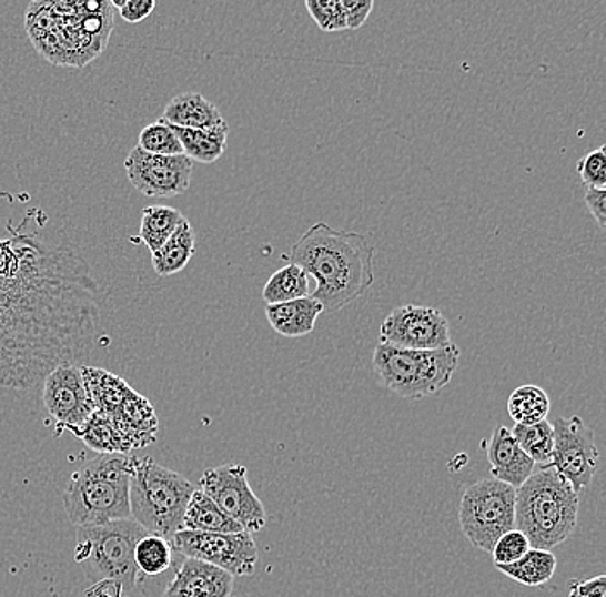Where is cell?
<instances>
[{"instance_id":"6da1fadb","label":"cell","mask_w":606,"mask_h":597,"mask_svg":"<svg viewBox=\"0 0 606 597\" xmlns=\"http://www.w3.org/2000/svg\"><path fill=\"white\" fill-rule=\"evenodd\" d=\"M290 264L314 276L312 298L324 312H339L361 298L374 283V249L367 236L317 223L290 252Z\"/></svg>"},{"instance_id":"7a4b0ae2","label":"cell","mask_w":606,"mask_h":597,"mask_svg":"<svg viewBox=\"0 0 606 597\" xmlns=\"http://www.w3.org/2000/svg\"><path fill=\"white\" fill-rule=\"evenodd\" d=\"M579 494L549 465L515 489V527L531 548L552 552L576 533Z\"/></svg>"},{"instance_id":"3957f363","label":"cell","mask_w":606,"mask_h":597,"mask_svg":"<svg viewBox=\"0 0 606 597\" xmlns=\"http://www.w3.org/2000/svg\"><path fill=\"white\" fill-rule=\"evenodd\" d=\"M137 458L99 455L71 475L62 493L65 515L77 527H97L131 518L130 480Z\"/></svg>"},{"instance_id":"277c9868","label":"cell","mask_w":606,"mask_h":597,"mask_svg":"<svg viewBox=\"0 0 606 597\" xmlns=\"http://www.w3.org/2000/svg\"><path fill=\"white\" fill-rule=\"evenodd\" d=\"M195 487L186 477L154 459L137 458L130 480V512L147 533L171 540L180 533Z\"/></svg>"},{"instance_id":"5b68a950","label":"cell","mask_w":606,"mask_h":597,"mask_svg":"<svg viewBox=\"0 0 606 597\" xmlns=\"http://www.w3.org/2000/svg\"><path fill=\"white\" fill-rule=\"evenodd\" d=\"M147 534L133 518L78 527L74 559L93 583H114L130 593L140 574L134 563V546Z\"/></svg>"},{"instance_id":"8992f818","label":"cell","mask_w":606,"mask_h":597,"mask_svg":"<svg viewBox=\"0 0 606 597\" xmlns=\"http://www.w3.org/2000/svg\"><path fill=\"white\" fill-rule=\"evenodd\" d=\"M461 350H402L380 343L373 368L381 383L405 399H424L448 386L458 368Z\"/></svg>"},{"instance_id":"52a82bcc","label":"cell","mask_w":606,"mask_h":597,"mask_svg":"<svg viewBox=\"0 0 606 597\" xmlns=\"http://www.w3.org/2000/svg\"><path fill=\"white\" fill-rule=\"evenodd\" d=\"M461 527L468 543L492 553L496 540L515 528V489L496 479L468 486L461 499Z\"/></svg>"},{"instance_id":"ba28073f","label":"cell","mask_w":606,"mask_h":597,"mask_svg":"<svg viewBox=\"0 0 606 597\" xmlns=\"http://www.w3.org/2000/svg\"><path fill=\"white\" fill-rule=\"evenodd\" d=\"M171 548L184 558L209 563L233 577L254 575L259 549L249 533L218 534L180 530L170 540Z\"/></svg>"},{"instance_id":"9c48e42d","label":"cell","mask_w":606,"mask_h":597,"mask_svg":"<svg viewBox=\"0 0 606 597\" xmlns=\"http://www.w3.org/2000/svg\"><path fill=\"white\" fill-rule=\"evenodd\" d=\"M200 490L245 533H259L265 527L267 515L264 505L250 487L246 467L243 465L231 464L209 468L200 477Z\"/></svg>"},{"instance_id":"30bf717a","label":"cell","mask_w":606,"mask_h":597,"mask_svg":"<svg viewBox=\"0 0 606 597\" xmlns=\"http://www.w3.org/2000/svg\"><path fill=\"white\" fill-rule=\"evenodd\" d=\"M553 453L549 467L580 494L598 472L599 452L596 448L595 431L584 424L583 418L558 417L553 422Z\"/></svg>"},{"instance_id":"8fae6325","label":"cell","mask_w":606,"mask_h":597,"mask_svg":"<svg viewBox=\"0 0 606 597\" xmlns=\"http://www.w3.org/2000/svg\"><path fill=\"white\" fill-rule=\"evenodd\" d=\"M380 343L402 350H440L453 345L445 315L426 305L395 308L381 324Z\"/></svg>"},{"instance_id":"7c38bea8","label":"cell","mask_w":606,"mask_h":597,"mask_svg":"<svg viewBox=\"0 0 606 597\" xmlns=\"http://www.w3.org/2000/svg\"><path fill=\"white\" fill-rule=\"evenodd\" d=\"M128 180L142 195L171 199L189 192L193 162L186 155H155L134 146L124 161Z\"/></svg>"},{"instance_id":"4fadbf2b","label":"cell","mask_w":606,"mask_h":597,"mask_svg":"<svg viewBox=\"0 0 606 597\" xmlns=\"http://www.w3.org/2000/svg\"><path fill=\"white\" fill-rule=\"evenodd\" d=\"M43 405L61 429L73 433L83 427L95 408L87 393L81 367L64 362L52 368L43 380Z\"/></svg>"},{"instance_id":"5bb4252c","label":"cell","mask_w":606,"mask_h":597,"mask_svg":"<svg viewBox=\"0 0 606 597\" xmlns=\"http://www.w3.org/2000/svg\"><path fill=\"white\" fill-rule=\"evenodd\" d=\"M234 577L221 568L184 558L162 597H231Z\"/></svg>"},{"instance_id":"9a60e30c","label":"cell","mask_w":606,"mask_h":597,"mask_svg":"<svg viewBox=\"0 0 606 597\" xmlns=\"http://www.w3.org/2000/svg\"><path fill=\"white\" fill-rule=\"evenodd\" d=\"M109 418L131 449H143L158 441L159 418L154 406L133 387Z\"/></svg>"},{"instance_id":"2e32d148","label":"cell","mask_w":606,"mask_h":597,"mask_svg":"<svg viewBox=\"0 0 606 597\" xmlns=\"http://www.w3.org/2000/svg\"><path fill=\"white\" fill-rule=\"evenodd\" d=\"M487 459L492 464L493 479L518 489L533 475V459L522 452L515 437L505 425H498L493 431L492 439L487 445Z\"/></svg>"},{"instance_id":"e0dca14e","label":"cell","mask_w":606,"mask_h":597,"mask_svg":"<svg viewBox=\"0 0 606 597\" xmlns=\"http://www.w3.org/2000/svg\"><path fill=\"white\" fill-rule=\"evenodd\" d=\"M162 121L184 130H211L226 123L221 111L200 93L189 92L174 97L162 112Z\"/></svg>"},{"instance_id":"ac0fdd59","label":"cell","mask_w":606,"mask_h":597,"mask_svg":"<svg viewBox=\"0 0 606 597\" xmlns=\"http://www.w3.org/2000/svg\"><path fill=\"white\" fill-rule=\"evenodd\" d=\"M323 312L324 306L312 296L277 305H265L269 324L284 337L307 336L314 331L315 322Z\"/></svg>"},{"instance_id":"d6986e66","label":"cell","mask_w":606,"mask_h":597,"mask_svg":"<svg viewBox=\"0 0 606 597\" xmlns=\"http://www.w3.org/2000/svg\"><path fill=\"white\" fill-rule=\"evenodd\" d=\"M181 530L195 533L239 534L245 533L236 522L231 520L209 496L195 489L184 512Z\"/></svg>"},{"instance_id":"ffe728a7","label":"cell","mask_w":606,"mask_h":597,"mask_svg":"<svg viewBox=\"0 0 606 597\" xmlns=\"http://www.w3.org/2000/svg\"><path fill=\"white\" fill-rule=\"evenodd\" d=\"M83 383H85L87 393L90 402L99 414L105 417L120 406L124 396L130 393L131 386L127 381L121 380L120 375L97 367H81Z\"/></svg>"},{"instance_id":"44dd1931","label":"cell","mask_w":606,"mask_h":597,"mask_svg":"<svg viewBox=\"0 0 606 597\" xmlns=\"http://www.w3.org/2000/svg\"><path fill=\"white\" fill-rule=\"evenodd\" d=\"M193 253H195V233H193L192 224L183 219L170 240L158 252L152 253V265L158 276H174L189 265Z\"/></svg>"},{"instance_id":"7402d4cb","label":"cell","mask_w":606,"mask_h":597,"mask_svg":"<svg viewBox=\"0 0 606 597\" xmlns=\"http://www.w3.org/2000/svg\"><path fill=\"white\" fill-rule=\"evenodd\" d=\"M171 127V124H170ZM183 146V153L190 161L202 162V164H212L218 159L223 158L226 152L228 134L230 127L228 123L221 127L211 128V130H184V128L171 127Z\"/></svg>"},{"instance_id":"603a6c76","label":"cell","mask_w":606,"mask_h":597,"mask_svg":"<svg viewBox=\"0 0 606 597\" xmlns=\"http://www.w3.org/2000/svg\"><path fill=\"white\" fill-rule=\"evenodd\" d=\"M496 570L522 586L542 587L548 584L557 571V558L552 552L531 548L512 565H496Z\"/></svg>"},{"instance_id":"cb8c5ba5","label":"cell","mask_w":606,"mask_h":597,"mask_svg":"<svg viewBox=\"0 0 606 597\" xmlns=\"http://www.w3.org/2000/svg\"><path fill=\"white\" fill-rule=\"evenodd\" d=\"M73 434L99 455H115V453L130 455L133 452L121 434L115 431L111 418L99 414V412H93L87 424L80 429L73 431Z\"/></svg>"},{"instance_id":"d4e9b609","label":"cell","mask_w":606,"mask_h":597,"mask_svg":"<svg viewBox=\"0 0 606 597\" xmlns=\"http://www.w3.org/2000/svg\"><path fill=\"white\" fill-rule=\"evenodd\" d=\"M552 402L543 387L526 384L518 386L508 398L507 411L517 425H533L546 421Z\"/></svg>"},{"instance_id":"484cf974","label":"cell","mask_w":606,"mask_h":597,"mask_svg":"<svg viewBox=\"0 0 606 597\" xmlns=\"http://www.w3.org/2000/svg\"><path fill=\"white\" fill-rule=\"evenodd\" d=\"M309 296V276L295 264L284 265L269 277L262 290V300L267 305L293 302Z\"/></svg>"},{"instance_id":"4316f807","label":"cell","mask_w":606,"mask_h":597,"mask_svg":"<svg viewBox=\"0 0 606 597\" xmlns=\"http://www.w3.org/2000/svg\"><path fill=\"white\" fill-rule=\"evenodd\" d=\"M183 219L180 211L165 208V205L143 209L140 237H142L147 249L152 253L158 252L170 240L171 234L180 226Z\"/></svg>"},{"instance_id":"83f0119b","label":"cell","mask_w":606,"mask_h":597,"mask_svg":"<svg viewBox=\"0 0 606 597\" xmlns=\"http://www.w3.org/2000/svg\"><path fill=\"white\" fill-rule=\"evenodd\" d=\"M522 452L526 453L537 467H548L553 453V427L548 421L533 425H517L511 431Z\"/></svg>"},{"instance_id":"f1b7e54d","label":"cell","mask_w":606,"mask_h":597,"mask_svg":"<svg viewBox=\"0 0 606 597\" xmlns=\"http://www.w3.org/2000/svg\"><path fill=\"white\" fill-rule=\"evenodd\" d=\"M134 563L142 574L154 575L164 574L173 565V548L170 540L147 534L134 546Z\"/></svg>"},{"instance_id":"f546056e","label":"cell","mask_w":606,"mask_h":597,"mask_svg":"<svg viewBox=\"0 0 606 597\" xmlns=\"http://www.w3.org/2000/svg\"><path fill=\"white\" fill-rule=\"evenodd\" d=\"M140 150L155 155H184L183 146L170 124L162 119L143 128L139 136Z\"/></svg>"},{"instance_id":"4dcf8cb0","label":"cell","mask_w":606,"mask_h":597,"mask_svg":"<svg viewBox=\"0 0 606 597\" xmlns=\"http://www.w3.org/2000/svg\"><path fill=\"white\" fill-rule=\"evenodd\" d=\"M305 8L311 12L312 20L323 31L346 30L345 11L342 0H307Z\"/></svg>"},{"instance_id":"1f68e13d","label":"cell","mask_w":606,"mask_h":597,"mask_svg":"<svg viewBox=\"0 0 606 597\" xmlns=\"http://www.w3.org/2000/svg\"><path fill=\"white\" fill-rule=\"evenodd\" d=\"M61 23V14L55 11L54 4H31L27 12L28 36L33 40V45L43 37L58 30Z\"/></svg>"},{"instance_id":"d6a6232c","label":"cell","mask_w":606,"mask_h":597,"mask_svg":"<svg viewBox=\"0 0 606 597\" xmlns=\"http://www.w3.org/2000/svg\"><path fill=\"white\" fill-rule=\"evenodd\" d=\"M529 549L531 544L527 537L517 528H512L507 534H503L493 546L492 555L495 567L496 565H512V563L518 561Z\"/></svg>"},{"instance_id":"836d02e7","label":"cell","mask_w":606,"mask_h":597,"mask_svg":"<svg viewBox=\"0 0 606 597\" xmlns=\"http://www.w3.org/2000/svg\"><path fill=\"white\" fill-rule=\"evenodd\" d=\"M577 173H579L580 181L586 184L587 188H602L606 186V149L599 146V149L592 150L586 153L579 162H577Z\"/></svg>"},{"instance_id":"e575fe53","label":"cell","mask_w":606,"mask_h":597,"mask_svg":"<svg viewBox=\"0 0 606 597\" xmlns=\"http://www.w3.org/2000/svg\"><path fill=\"white\" fill-rule=\"evenodd\" d=\"M343 11H345L346 30H358L368 16L373 12L374 2H361V0H342Z\"/></svg>"},{"instance_id":"d590c367","label":"cell","mask_w":606,"mask_h":597,"mask_svg":"<svg viewBox=\"0 0 606 597\" xmlns=\"http://www.w3.org/2000/svg\"><path fill=\"white\" fill-rule=\"evenodd\" d=\"M155 6V0H124L120 14L128 23H140L154 12Z\"/></svg>"},{"instance_id":"8d00e7d4","label":"cell","mask_w":606,"mask_h":597,"mask_svg":"<svg viewBox=\"0 0 606 597\" xmlns=\"http://www.w3.org/2000/svg\"><path fill=\"white\" fill-rule=\"evenodd\" d=\"M584 202H586L587 211L592 212V215L596 219V223L599 224V227L605 230L606 190H602V188H587L586 195H584Z\"/></svg>"},{"instance_id":"74e56055","label":"cell","mask_w":606,"mask_h":597,"mask_svg":"<svg viewBox=\"0 0 606 597\" xmlns=\"http://www.w3.org/2000/svg\"><path fill=\"white\" fill-rule=\"evenodd\" d=\"M568 597H583V596H579V594H577L576 590L570 589V594H568Z\"/></svg>"}]
</instances>
